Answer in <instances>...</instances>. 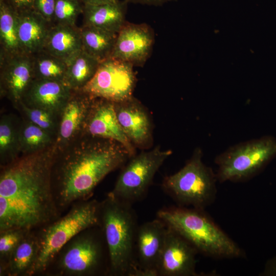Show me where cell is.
Listing matches in <instances>:
<instances>
[{"label":"cell","instance_id":"obj_9","mask_svg":"<svg viewBox=\"0 0 276 276\" xmlns=\"http://www.w3.org/2000/svg\"><path fill=\"white\" fill-rule=\"evenodd\" d=\"M171 154V150L157 146L135 154L122 167L113 190L108 194L130 204L141 200L155 173Z\"/></svg>","mask_w":276,"mask_h":276},{"label":"cell","instance_id":"obj_5","mask_svg":"<svg viewBox=\"0 0 276 276\" xmlns=\"http://www.w3.org/2000/svg\"><path fill=\"white\" fill-rule=\"evenodd\" d=\"M100 203L91 199L75 203L64 216L38 228L39 251L33 275L47 271L62 248L77 235L100 225Z\"/></svg>","mask_w":276,"mask_h":276},{"label":"cell","instance_id":"obj_12","mask_svg":"<svg viewBox=\"0 0 276 276\" xmlns=\"http://www.w3.org/2000/svg\"><path fill=\"white\" fill-rule=\"evenodd\" d=\"M154 41V32L149 25L126 21L117 34L110 58L142 66L150 57Z\"/></svg>","mask_w":276,"mask_h":276},{"label":"cell","instance_id":"obj_24","mask_svg":"<svg viewBox=\"0 0 276 276\" xmlns=\"http://www.w3.org/2000/svg\"><path fill=\"white\" fill-rule=\"evenodd\" d=\"M82 49L100 62L109 58L117 34L97 28L83 25L80 28Z\"/></svg>","mask_w":276,"mask_h":276},{"label":"cell","instance_id":"obj_8","mask_svg":"<svg viewBox=\"0 0 276 276\" xmlns=\"http://www.w3.org/2000/svg\"><path fill=\"white\" fill-rule=\"evenodd\" d=\"M98 226L81 232L62 248L53 262H56L58 275L88 276L100 273L105 262V240L101 227L96 229Z\"/></svg>","mask_w":276,"mask_h":276},{"label":"cell","instance_id":"obj_27","mask_svg":"<svg viewBox=\"0 0 276 276\" xmlns=\"http://www.w3.org/2000/svg\"><path fill=\"white\" fill-rule=\"evenodd\" d=\"M19 126L11 114H4L0 120V159L1 167L12 162L20 154L18 133Z\"/></svg>","mask_w":276,"mask_h":276},{"label":"cell","instance_id":"obj_25","mask_svg":"<svg viewBox=\"0 0 276 276\" xmlns=\"http://www.w3.org/2000/svg\"><path fill=\"white\" fill-rule=\"evenodd\" d=\"M18 12L7 0H0L1 56L22 53L19 41Z\"/></svg>","mask_w":276,"mask_h":276},{"label":"cell","instance_id":"obj_36","mask_svg":"<svg viewBox=\"0 0 276 276\" xmlns=\"http://www.w3.org/2000/svg\"><path fill=\"white\" fill-rule=\"evenodd\" d=\"M83 4L87 5H102L109 3H114L119 2V0H81Z\"/></svg>","mask_w":276,"mask_h":276},{"label":"cell","instance_id":"obj_7","mask_svg":"<svg viewBox=\"0 0 276 276\" xmlns=\"http://www.w3.org/2000/svg\"><path fill=\"white\" fill-rule=\"evenodd\" d=\"M276 156V139L267 135L239 143L218 155L217 181H243L257 175Z\"/></svg>","mask_w":276,"mask_h":276},{"label":"cell","instance_id":"obj_20","mask_svg":"<svg viewBox=\"0 0 276 276\" xmlns=\"http://www.w3.org/2000/svg\"><path fill=\"white\" fill-rule=\"evenodd\" d=\"M39 244L36 233L28 231L12 253L0 275L31 276L37 260Z\"/></svg>","mask_w":276,"mask_h":276},{"label":"cell","instance_id":"obj_33","mask_svg":"<svg viewBox=\"0 0 276 276\" xmlns=\"http://www.w3.org/2000/svg\"><path fill=\"white\" fill-rule=\"evenodd\" d=\"M17 12L33 9L34 0H7Z\"/></svg>","mask_w":276,"mask_h":276},{"label":"cell","instance_id":"obj_13","mask_svg":"<svg viewBox=\"0 0 276 276\" xmlns=\"http://www.w3.org/2000/svg\"><path fill=\"white\" fill-rule=\"evenodd\" d=\"M81 135L115 141L127 149L131 156L135 147L123 131L117 117L114 102L102 98H93L86 116Z\"/></svg>","mask_w":276,"mask_h":276},{"label":"cell","instance_id":"obj_23","mask_svg":"<svg viewBox=\"0 0 276 276\" xmlns=\"http://www.w3.org/2000/svg\"><path fill=\"white\" fill-rule=\"evenodd\" d=\"M100 63L82 49L66 62L64 82L73 91L82 90L93 78Z\"/></svg>","mask_w":276,"mask_h":276},{"label":"cell","instance_id":"obj_14","mask_svg":"<svg viewBox=\"0 0 276 276\" xmlns=\"http://www.w3.org/2000/svg\"><path fill=\"white\" fill-rule=\"evenodd\" d=\"M159 259L157 275L197 276L196 249L185 238L168 227Z\"/></svg>","mask_w":276,"mask_h":276},{"label":"cell","instance_id":"obj_28","mask_svg":"<svg viewBox=\"0 0 276 276\" xmlns=\"http://www.w3.org/2000/svg\"><path fill=\"white\" fill-rule=\"evenodd\" d=\"M32 55L34 79L64 82L66 62L41 50Z\"/></svg>","mask_w":276,"mask_h":276},{"label":"cell","instance_id":"obj_15","mask_svg":"<svg viewBox=\"0 0 276 276\" xmlns=\"http://www.w3.org/2000/svg\"><path fill=\"white\" fill-rule=\"evenodd\" d=\"M1 94L18 104L34 79L32 55L0 56Z\"/></svg>","mask_w":276,"mask_h":276},{"label":"cell","instance_id":"obj_1","mask_svg":"<svg viewBox=\"0 0 276 276\" xmlns=\"http://www.w3.org/2000/svg\"><path fill=\"white\" fill-rule=\"evenodd\" d=\"M55 145L1 167L0 232L34 231L59 217L52 185Z\"/></svg>","mask_w":276,"mask_h":276},{"label":"cell","instance_id":"obj_26","mask_svg":"<svg viewBox=\"0 0 276 276\" xmlns=\"http://www.w3.org/2000/svg\"><path fill=\"white\" fill-rule=\"evenodd\" d=\"M18 141L20 153L24 155L51 147L55 137L27 120L20 125Z\"/></svg>","mask_w":276,"mask_h":276},{"label":"cell","instance_id":"obj_35","mask_svg":"<svg viewBox=\"0 0 276 276\" xmlns=\"http://www.w3.org/2000/svg\"><path fill=\"white\" fill-rule=\"evenodd\" d=\"M173 0H125V2L130 3L140 4L148 5L159 6Z\"/></svg>","mask_w":276,"mask_h":276},{"label":"cell","instance_id":"obj_16","mask_svg":"<svg viewBox=\"0 0 276 276\" xmlns=\"http://www.w3.org/2000/svg\"><path fill=\"white\" fill-rule=\"evenodd\" d=\"M114 104L118 121L130 142L135 147L149 148L152 143V126L144 106L133 96Z\"/></svg>","mask_w":276,"mask_h":276},{"label":"cell","instance_id":"obj_30","mask_svg":"<svg viewBox=\"0 0 276 276\" xmlns=\"http://www.w3.org/2000/svg\"><path fill=\"white\" fill-rule=\"evenodd\" d=\"M83 12L79 0H56L54 24L76 26L77 19Z\"/></svg>","mask_w":276,"mask_h":276},{"label":"cell","instance_id":"obj_31","mask_svg":"<svg viewBox=\"0 0 276 276\" xmlns=\"http://www.w3.org/2000/svg\"><path fill=\"white\" fill-rule=\"evenodd\" d=\"M28 231L14 229L0 232V270L5 266L12 253Z\"/></svg>","mask_w":276,"mask_h":276},{"label":"cell","instance_id":"obj_18","mask_svg":"<svg viewBox=\"0 0 276 276\" xmlns=\"http://www.w3.org/2000/svg\"><path fill=\"white\" fill-rule=\"evenodd\" d=\"M73 90L60 81L34 79L20 102L59 116Z\"/></svg>","mask_w":276,"mask_h":276},{"label":"cell","instance_id":"obj_17","mask_svg":"<svg viewBox=\"0 0 276 276\" xmlns=\"http://www.w3.org/2000/svg\"><path fill=\"white\" fill-rule=\"evenodd\" d=\"M93 99L81 90L73 91L59 116L54 143L58 153L82 134Z\"/></svg>","mask_w":276,"mask_h":276},{"label":"cell","instance_id":"obj_11","mask_svg":"<svg viewBox=\"0 0 276 276\" xmlns=\"http://www.w3.org/2000/svg\"><path fill=\"white\" fill-rule=\"evenodd\" d=\"M168 229L158 218L138 226L134 245L135 276H157Z\"/></svg>","mask_w":276,"mask_h":276},{"label":"cell","instance_id":"obj_3","mask_svg":"<svg viewBox=\"0 0 276 276\" xmlns=\"http://www.w3.org/2000/svg\"><path fill=\"white\" fill-rule=\"evenodd\" d=\"M101 227L108 256V273L135 276L134 245L138 227L131 204L108 194L100 203Z\"/></svg>","mask_w":276,"mask_h":276},{"label":"cell","instance_id":"obj_29","mask_svg":"<svg viewBox=\"0 0 276 276\" xmlns=\"http://www.w3.org/2000/svg\"><path fill=\"white\" fill-rule=\"evenodd\" d=\"M27 120L56 137L59 117L47 110L31 107L22 102L18 104Z\"/></svg>","mask_w":276,"mask_h":276},{"label":"cell","instance_id":"obj_32","mask_svg":"<svg viewBox=\"0 0 276 276\" xmlns=\"http://www.w3.org/2000/svg\"><path fill=\"white\" fill-rule=\"evenodd\" d=\"M56 0H34L33 9L49 24L54 22Z\"/></svg>","mask_w":276,"mask_h":276},{"label":"cell","instance_id":"obj_2","mask_svg":"<svg viewBox=\"0 0 276 276\" xmlns=\"http://www.w3.org/2000/svg\"><path fill=\"white\" fill-rule=\"evenodd\" d=\"M81 136L82 139L60 160L56 156L53 164L52 189L59 212L90 199L99 182L132 157L118 142Z\"/></svg>","mask_w":276,"mask_h":276},{"label":"cell","instance_id":"obj_34","mask_svg":"<svg viewBox=\"0 0 276 276\" xmlns=\"http://www.w3.org/2000/svg\"><path fill=\"white\" fill-rule=\"evenodd\" d=\"M261 275L276 276V256L266 263Z\"/></svg>","mask_w":276,"mask_h":276},{"label":"cell","instance_id":"obj_6","mask_svg":"<svg viewBox=\"0 0 276 276\" xmlns=\"http://www.w3.org/2000/svg\"><path fill=\"white\" fill-rule=\"evenodd\" d=\"M202 157L201 150L196 149L185 165L163 182V189L180 206L204 210L215 199L216 174L203 163Z\"/></svg>","mask_w":276,"mask_h":276},{"label":"cell","instance_id":"obj_19","mask_svg":"<svg viewBox=\"0 0 276 276\" xmlns=\"http://www.w3.org/2000/svg\"><path fill=\"white\" fill-rule=\"evenodd\" d=\"M51 25L34 9L18 12V35L22 52L32 55L42 50Z\"/></svg>","mask_w":276,"mask_h":276},{"label":"cell","instance_id":"obj_4","mask_svg":"<svg viewBox=\"0 0 276 276\" xmlns=\"http://www.w3.org/2000/svg\"><path fill=\"white\" fill-rule=\"evenodd\" d=\"M157 218L189 242L198 251L215 258H237L244 252L204 212L184 206L162 209Z\"/></svg>","mask_w":276,"mask_h":276},{"label":"cell","instance_id":"obj_21","mask_svg":"<svg viewBox=\"0 0 276 276\" xmlns=\"http://www.w3.org/2000/svg\"><path fill=\"white\" fill-rule=\"evenodd\" d=\"M82 49L80 28L54 24L49 29L42 50L66 62Z\"/></svg>","mask_w":276,"mask_h":276},{"label":"cell","instance_id":"obj_10","mask_svg":"<svg viewBox=\"0 0 276 276\" xmlns=\"http://www.w3.org/2000/svg\"><path fill=\"white\" fill-rule=\"evenodd\" d=\"M133 65L109 58L100 62L91 80L81 91L92 98L119 102L132 97L136 82Z\"/></svg>","mask_w":276,"mask_h":276},{"label":"cell","instance_id":"obj_22","mask_svg":"<svg viewBox=\"0 0 276 276\" xmlns=\"http://www.w3.org/2000/svg\"><path fill=\"white\" fill-rule=\"evenodd\" d=\"M124 1L102 5L84 4L83 24L118 34L125 20Z\"/></svg>","mask_w":276,"mask_h":276}]
</instances>
